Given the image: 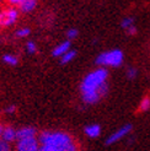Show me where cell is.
Here are the masks:
<instances>
[{
	"mask_svg": "<svg viewBox=\"0 0 150 151\" xmlns=\"http://www.w3.org/2000/svg\"><path fill=\"white\" fill-rule=\"evenodd\" d=\"M132 130V125L131 124H127V125H123L122 128H119L118 130H116L113 134H111L110 137L106 139V144L107 145H112L115 144V142L122 140L124 137H127Z\"/></svg>",
	"mask_w": 150,
	"mask_h": 151,
	"instance_id": "obj_4",
	"label": "cell"
},
{
	"mask_svg": "<svg viewBox=\"0 0 150 151\" xmlns=\"http://www.w3.org/2000/svg\"><path fill=\"white\" fill-rule=\"evenodd\" d=\"M107 78H108V73L105 68H100V69L86 75L80 86L81 96L85 103L94 104L99 102L107 93L108 91V85L106 82Z\"/></svg>",
	"mask_w": 150,
	"mask_h": 151,
	"instance_id": "obj_1",
	"label": "cell"
},
{
	"mask_svg": "<svg viewBox=\"0 0 150 151\" xmlns=\"http://www.w3.org/2000/svg\"><path fill=\"white\" fill-rule=\"evenodd\" d=\"M3 60L9 65H16L17 64V58L15 55H11V54H5L3 57Z\"/></svg>",
	"mask_w": 150,
	"mask_h": 151,
	"instance_id": "obj_14",
	"label": "cell"
},
{
	"mask_svg": "<svg viewBox=\"0 0 150 151\" xmlns=\"http://www.w3.org/2000/svg\"><path fill=\"white\" fill-rule=\"evenodd\" d=\"M125 31H127V33H128V35H136L137 33V27L136 26H132L128 29H125Z\"/></svg>",
	"mask_w": 150,
	"mask_h": 151,
	"instance_id": "obj_21",
	"label": "cell"
},
{
	"mask_svg": "<svg viewBox=\"0 0 150 151\" xmlns=\"http://www.w3.org/2000/svg\"><path fill=\"white\" fill-rule=\"evenodd\" d=\"M1 139H3L5 142H7V144H10L11 141H14L15 139H16V130H15L14 128H11V127L4 128Z\"/></svg>",
	"mask_w": 150,
	"mask_h": 151,
	"instance_id": "obj_10",
	"label": "cell"
},
{
	"mask_svg": "<svg viewBox=\"0 0 150 151\" xmlns=\"http://www.w3.org/2000/svg\"><path fill=\"white\" fill-rule=\"evenodd\" d=\"M139 109L141 112H145V111L150 109V97H144V99L141 100V102L139 104Z\"/></svg>",
	"mask_w": 150,
	"mask_h": 151,
	"instance_id": "obj_13",
	"label": "cell"
},
{
	"mask_svg": "<svg viewBox=\"0 0 150 151\" xmlns=\"http://www.w3.org/2000/svg\"><path fill=\"white\" fill-rule=\"evenodd\" d=\"M40 149H41L40 141L36 138L17 141V146H16L17 151H40Z\"/></svg>",
	"mask_w": 150,
	"mask_h": 151,
	"instance_id": "obj_6",
	"label": "cell"
},
{
	"mask_svg": "<svg viewBox=\"0 0 150 151\" xmlns=\"http://www.w3.org/2000/svg\"><path fill=\"white\" fill-rule=\"evenodd\" d=\"M136 76H137V70L134 69V68H129V69L127 70V78L132 80V79H134Z\"/></svg>",
	"mask_w": 150,
	"mask_h": 151,
	"instance_id": "obj_17",
	"label": "cell"
},
{
	"mask_svg": "<svg viewBox=\"0 0 150 151\" xmlns=\"http://www.w3.org/2000/svg\"><path fill=\"white\" fill-rule=\"evenodd\" d=\"M36 138V129L31 127H24L21 129L16 130V139L17 141L26 140V139H32Z\"/></svg>",
	"mask_w": 150,
	"mask_h": 151,
	"instance_id": "obj_7",
	"label": "cell"
},
{
	"mask_svg": "<svg viewBox=\"0 0 150 151\" xmlns=\"http://www.w3.org/2000/svg\"><path fill=\"white\" fill-rule=\"evenodd\" d=\"M17 10L15 9H6L0 11V26H10L17 20Z\"/></svg>",
	"mask_w": 150,
	"mask_h": 151,
	"instance_id": "obj_5",
	"label": "cell"
},
{
	"mask_svg": "<svg viewBox=\"0 0 150 151\" xmlns=\"http://www.w3.org/2000/svg\"><path fill=\"white\" fill-rule=\"evenodd\" d=\"M85 134L89 138H99L101 134V127L99 124H91L85 128Z\"/></svg>",
	"mask_w": 150,
	"mask_h": 151,
	"instance_id": "obj_11",
	"label": "cell"
},
{
	"mask_svg": "<svg viewBox=\"0 0 150 151\" xmlns=\"http://www.w3.org/2000/svg\"><path fill=\"white\" fill-rule=\"evenodd\" d=\"M123 53L119 49H113L110 52H105L96 58V63L102 66H113L117 68L123 63Z\"/></svg>",
	"mask_w": 150,
	"mask_h": 151,
	"instance_id": "obj_3",
	"label": "cell"
},
{
	"mask_svg": "<svg viewBox=\"0 0 150 151\" xmlns=\"http://www.w3.org/2000/svg\"><path fill=\"white\" fill-rule=\"evenodd\" d=\"M75 55H76V52L75 50H69L68 53H65V54L61 58V62H62V64H66V63H70L71 60L75 58Z\"/></svg>",
	"mask_w": 150,
	"mask_h": 151,
	"instance_id": "obj_12",
	"label": "cell"
},
{
	"mask_svg": "<svg viewBox=\"0 0 150 151\" xmlns=\"http://www.w3.org/2000/svg\"><path fill=\"white\" fill-rule=\"evenodd\" d=\"M70 50V42L66 41V42H63L61 44H58V46L54 48L53 50V55L54 57H63L65 53H68Z\"/></svg>",
	"mask_w": 150,
	"mask_h": 151,
	"instance_id": "obj_9",
	"label": "cell"
},
{
	"mask_svg": "<svg viewBox=\"0 0 150 151\" xmlns=\"http://www.w3.org/2000/svg\"><path fill=\"white\" fill-rule=\"evenodd\" d=\"M26 48H27V52H28V53H35V52L37 50V47H36L35 42H27Z\"/></svg>",
	"mask_w": 150,
	"mask_h": 151,
	"instance_id": "obj_19",
	"label": "cell"
},
{
	"mask_svg": "<svg viewBox=\"0 0 150 151\" xmlns=\"http://www.w3.org/2000/svg\"><path fill=\"white\" fill-rule=\"evenodd\" d=\"M133 22H134V20H133L132 17H125V19L122 21V27H123L124 29H128L129 27L134 26V25H133Z\"/></svg>",
	"mask_w": 150,
	"mask_h": 151,
	"instance_id": "obj_15",
	"label": "cell"
},
{
	"mask_svg": "<svg viewBox=\"0 0 150 151\" xmlns=\"http://www.w3.org/2000/svg\"><path fill=\"white\" fill-rule=\"evenodd\" d=\"M15 109H16V107H15V106H10V107L6 108V112H7V113H14Z\"/></svg>",
	"mask_w": 150,
	"mask_h": 151,
	"instance_id": "obj_22",
	"label": "cell"
},
{
	"mask_svg": "<svg viewBox=\"0 0 150 151\" xmlns=\"http://www.w3.org/2000/svg\"><path fill=\"white\" fill-rule=\"evenodd\" d=\"M3 130H4V128L0 127V137H1V135H3Z\"/></svg>",
	"mask_w": 150,
	"mask_h": 151,
	"instance_id": "obj_23",
	"label": "cell"
},
{
	"mask_svg": "<svg viewBox=\"0 0 150 151\" xmlns=\"http://www.w3.org/2000/svg\"><path fill=\"white\" fill-rule=\"evenodd\" d=\"M66 36H68V38H69V40H74V38H76V37H78V29H75V28L69 29L68 33H66Z\"/></svg>",
	"mask_w": 150,
	"mask_h": 151,
	"instance_id": "obj_18",
	"label": "cell"
},
{
	"mask_svg": "<svg viewBox=\"0 0 150 151\" xmlns=\"http://www.w3.org/2000/svg\"><path fill=\"white\" fill-rule=\"evenodd\" d=\"M30 35V28L24 27V28H20L16 31V37H26Z\"/></svg>",
	"mask_w": 150,
	"mask_h": 151,
	"instance_id": "obj_16",
	"label": "cell"
},
{
	"mask_svg": "<svg viewBox=\"0 0 150 151\" xmlns=\"http://www.w3.org/2000/svg\"><path fill=\"white\" fill-rule=\"evenodd\" d=\"M38 141L40 151H78V146L73 138L64 132H43Z\"/></svg>",
	"mask_w": 150,
	"mask_h": 151,
	"instance_id": "obj_2",
	"label": "cell"
},
{
	"mask_svg": "<svg viewBox=\"0 0 150 151\" xmlns=\"http://www.w3.org/2000/svg\"><path fill=\"white\" fill-rule=\"evenodd\" d=\"M11 3L19 5L20 10L22 12H31L32 10H35V7L37 5L35 0H12Z\"/></svg>",
	"mask_w": 150,
	"mask_h": 151,
	"instance_id": "obj_8",
	"label": "cell"
},
{
	"mask_svg": "<svg viewBox=\"0 0 150 151\" xmlns=\"http://www.w3.org/2000/svg\"><path fill=\"white\" fill-rule=\"evenodd\" d=\"M0 151H11L10 145L5 142L4 140H0Z\"/></svg>",
	"mask_w": 150,
	"mask_h": 151,
	"instance_id": "obj_20",
	"label": "cell"
}]
</instances>
